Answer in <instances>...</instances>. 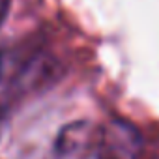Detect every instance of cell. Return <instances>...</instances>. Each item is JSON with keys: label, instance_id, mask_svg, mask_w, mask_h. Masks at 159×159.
<instances>
[{"label": "cell", "instance_id": "cell-3", "mask_svg": "<svg viewBox=\"0 0 159 159\" xmlns=\"http://www.w3.org/2000/svg\"><path fill=\"white\" fill-rule=\"evenodd\" d=\"M54 69H56V62L51 60V58H45V56H39L36 60H32L30 66H26L19 77H17V83L21 84V88H36L39 86L41 83H47L52 79L54 75Z\"/></svg>", "mask_w": 159, "mask_h": 159}, {"label": "cell", "instance_id": "cell-1", "mask_svg": "<svg viewBox=\"0 0 159 159\" xmlns=\"http://www.w3.org/2000/svg\"><path fill=\"white\" fill-rule=\"evenodd\" d=\"M144 139L140 131L120 118L111 120L101 127V139L98 146V159H140Z\"/></svg>", "mask_w": 159, "mask_h": 159}, {"label": "cell", "instance_id": "cell-6", "mask_svg": "<svg viewBox=\"0 0 159 159\" xmlns=\"http://www.w3.org/2000/svg\"><path fill=\"white\" fill-rule=\"evenodd\" d=\"M2 73H4V60H2V54H0V79H2Z\"/></svg>", "mask_w": 159, "mask_h": 159}, {"label": "cell", "instance_id": "cell-2", "mask_svg": "<svg viewBox=\"0 0 159 159\" xmlns=\"http://www.w3.org/2000/svg\"><path fill=\"white\" fill-rule=\"evenodd\" d=\"M101 127L88 120H77L64 125L54 139V152L66 159H84L98 153Z\"/></svg>", "mask_w": 159, "mask_h": 159}, {"label": "cell", "instance_id": "cell-5", "mask_svg": "<svg viewBox=\"0 0 159 159\" xmlns=\"http://www.w3.org/2000/svg\"><path fill=\"white\" fill-rule=\"evenodd\" d=\"M2 127H4V109L0 105V135H2Z\"/></svg>", "mask_w": 159, "mask_h": 159}, {"label": "cell", "instance_id": "cell-4", "mask_svg": "<svg viewBox=\"0 0 159 159\" xmlns=\"http://www.w3.org/2000/svg\"><path fill=\"white\" fill-rule=\"evenodd\" d=\"M8 13H10V0H0V26L6 21Z\"/></svg>", "mask_w": 159, "mask_h": 159}]
</instances>
